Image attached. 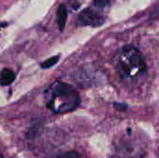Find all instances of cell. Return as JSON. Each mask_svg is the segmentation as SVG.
I'll return each instance as SVG.
<instances>
[{
	"mask_svg": "<svg viewBox=\"0 0 159 158\" xmlns=\"http://www.w3.org/2000/svg\"><path fill=\"white\" fill-rule=\"evenodd\" d=\"M50 99L48 107L57 114L74 111L80 103L77 92L68 84L56 82L50 88Z\"/></svg>",
	"mask_w": 159,
	"mask_h": 158,
	"instance_id": "cell-1",
	"label": "cell"
},
{
	"mask_svg": "<svg viewBox=\"0 0 159 158\" xmlns=\"http://www.w3.org/2000/svg\"><path fill=\"white\" fill-rule=\"evenodd\" d=\"M116 69L122 78L129 79L135 72L143 74L147 68L142 54L135 47L128 46L122 49V55L117 62Z\"/></svg>",
	"mask_w": 159,
	"mask_h": 158,
	"instance_id": "cell-2",
	"label": "cell"
},
{
	"mask_svg": "<svg viewBox=\"0 0 159 158\" xmlns=\"http://www.w3.org/2000/svg\"><path fill=\"white\" fill-rule=\"evenodd\" d=\"M104 17L92 8H86L78 15V22L81 25L99 27L104 23Z\"/></svg>",
	"mask_w": 159,
	"mask_h": 158,
	"instance_id": "cell-3",
	"label": "cell"
},
{
	"mask_svg": "<svg viewBox=\"0 0 159 158\" xmlns=\"http://www.w3.org/2000/svg\"><path fill=\"white\" fill-rule=\"evenodd\" d=\"M67 20V10L64 5H60L57 10V23L60 31H63Z\"/></svg>",
	"mask_w": 159,
	"mask_h": 158,
	"instance_id": "cell-4",
	"label": "cell"
},
{
	"mask_svg": "<svg viewBox=\"0 0 159 158\" xmlns=\"http://www.w3.org/2000/svg\"><path fill=\"white\" fill-rule=\"evenodd\" d=\"M15 80V74L12 70L5 68L0 73V85L7 86Z\"/></svg>",
	"mask_w": 159,
	"mask_h": 158,
	"instance_id": "cell-5",
	"label": "cell"
},
{
	"mask_svg": "<svg viewBox=\"0 0 159 158\" xmlns=\"http://www.w3.org/2000/svg\"><path fill=\"white\" fill-rule=\"evenodd\" d=\"M59 58H60L59 56H53V57L48 59L47 61H45L44 62L41 63V67L44 68V69H48V68H50V67L54 66L58 62Z\"/></svg>",
	"mask_w": 159,
	"mask_h": 158,
	"instance_id": "cell-6",
	"label": "cell"
},
{
	"mask_svg": "<svg viewBox=\"0 0 159 158\" xmlns=\"http://www.w3.org/2000/svg\"><path fill=\"white\" fill-rule=\"evenodd\" d=\"M54 158H81L80 155L75 152V151H70V152H66L63 154H61Z\"/></svg>",
	"mask_w": 159,
	"mask_h": 158,
	"instance_id": "cell-7",
	"label": "cell"
},
{
	"mask_svg": "<svg viewBox=\"0 0 159 158\" xmlns=\"http://www.w3.org/2000/svg\"><path fill=\"white\" fill-rule=\"evenodd\" d=\"M114 107L119 112H125L128 110V104L123 103V102H115Z\"/></svg>",
	"mask_w": 159,
	"mask_h": 158,
	"instance_id": "cell-8",
	"label": "cell"
},
{
	"mask_svg": "<svg viewBox=\"0 0 159 158\" xmlns=\"http://www.w3.org/2000/svg\"><path fill=\"white\" fill-rule=\"evenodd\" d=\"M110 0H94V6L100 8H103L107 5H109Z\"/></svg>",
	"mask_w": 159,
	"mask_h": 158,
	"instance_id": "cell-9",
	"label": "cell"
},
{
	"mask_svg": "<svg viewBox=\"0 0 159 158\" xmlns=\"http://www.w3.org/2000/svg\"><path fill=\"white\" fill-rule=\"evenodd\" d=\"M112 158H121V157H117V156H114V157H112ZM131 158H136V157H131ZM139 158V157H138Z\"/></svg>",
	"mask_w": 159,
	"mask_h": 158,
	"instance_id": "cell-10",
	"label": "cell"
},
{
	"mask_svg": "<svg viewBox=\"0 0 159 158\" xmlns=\"http://www.w3.org/2000/svg\"><path fill=\"white\" fill-rule=\"evenodd\" d=\"M0 158H4V157H3V156H2L1 154H0Z\"/></svg>",
	"mask_w": 159,
	"mask_h": 158,
	"instance_id": "cell-11",
	"label": "cell"
}]
</instances>
